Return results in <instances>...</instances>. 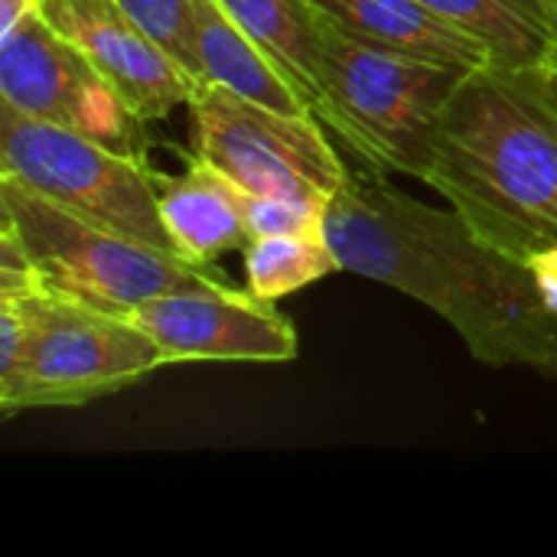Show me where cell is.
I'll return each mask as SVG.
<instances>
[{
	"instance_id": "7a4b0ae2",
	"label": "cell",
	"mask_w": 557,
	"mask_h": 557,
	"mask_svg": "<svg viewBox=\"0 0 557 557\" xmlns=\"http://www.w3.org/2000/svg\"><path fill=\"white\" fill-rule=\"evenodd\" d=\"M330 134L369 170L428 180L444 111L467 72L369 46L320 16Z\"/></svg>"
},
{
	"instance_id": "d6986e66",
	"label": "cell",
	"mask_w": 557,
	"mask_h": 557,
	"mask_svg": "<svg viewBox=\"0 0 557 557\" xmlns=\"http://www.w3.org/2000/svg\"><path fill=\"white\" fill-rule=\"evenodd\" d=\"M121 3L199 78L196 33H193V0H121Z\"/></svg>"
},
{
	"instance_id": "9a60e30c",
	"label": "cell",
	"mask_w": 557,
	"mask_h": 557,
	"mask_svg": "<svg viewBox=\"0 0 557 557\" xmlns=\"http://www.w3.org/2000/svg\"><path fill=\"white\" fill-rule=\"evenodd\" d=\"M193 33L202 82L222 85L242 98L287 114H310L304 98L290 88L264 49L235 23L222 0H193Z\"/></svg>"
},
{
	"instance_id": "30bf717a",
	"label": "cell",
	"mask_w": 557,
	"mask_h": 557,
	"mask_svg": "<svg viewBox=\"0 0 557 557\" xmlns=\"http://www.w3.org/2000/svg\"><path fill=\"white\" fill-rule=\"evenodd\" d=\"M486 366H529L557 379V313L525 258L483 248L441 313Z\"/></svg>"
},
{
	"instance_id": "8fae6325",
	"label": "cell",
	"mask_w": 557,
	"mask_h": 557,
	"mask_svg": "<svg viewBox=\"0 0 557 557\" xmlns=\"http://www.w3.org/2000/svg\"><path fill=\"white\" fill-rule=\"evenodd\" d=\"M36 13L91 59L140 121L189 104L202 85L121 0H39Z\"/></svg>"
},
{
	"instance_id": "44dd1931",
	"label": "cell",
	"mask_w": 557,
	"mask_h": 557,
	"mask_svg": "<svg viewBox=\"0 0 557 557\" xmlns=\"http://www.w3.org/2000/svg\"><path fill=\"white\" fill-rule=\"evenodd\" d=\"M36 10H39V0H0V36L16 29Z\"/></svg>"
},
{
	"instance_id": "3957f363",
	"label": "cell",
	"mask_w": 557,
	"mask_h": 557,
	"mask_svg": "<svg viewBox=\"0 0 557 557\" xmlns=\"http://www.w3.org/2000/svg\"><path fill=\"white\" fill-rule=\"evenodd\" d=\"M339 271L395 287L441 313L486 242L450 206H428L379 170L349 173L323 215Z\"/></svg>"
},
{
	"instance_id": "7c38bea8",
	"label": "cell",
	"mask_w": 557,
	"mask_h": 557,
	"mask_svg": "<svg viewBox=\"0 0 557 557\" xmlns=\"http://www.w3.org/2000/svg\"><path fill=\"white\" fill-rule=\"evenodd\" d=\"M336 29L405 55L431 59L460 72L499 62L496 49L476 33L457 26L421 0H310Z\"/></svg>"
},
{
	"instance_id": "5b68a950",
	"label": "cell",
	"mask_w": 557,
	"mask_h": 557,
	"mask_svg": "<svg viewBox=\"0 0 557 557\" xmlns=\"http://www.w3.org/2000/svg\"><path fill=\"white\" fill-rule=\"evenodd\" d=\"M0 176L42 193L82 219L176 255L147 157L117 153L0 101Z\"/></svg>"
},
{
	"instance_id": "ba28073f",
	"label": "cell",
	"mask_w": 557,
	"mask_h": 557,
	"mask_svg": "<svg viewBox=\"0 0 557 557\" xmlns=\"http://www.w3.org/2000/svg\"><path fill=\"white\" fill-rule=\"evenodd\" d=\"M0 101L26 117L85 134L117 153L147 157V121L39 13L0 36Z\"/></svg>"
},
{
	"instance_id": "277c9868",
	"label": "cell",
	"mask_w": 557,
	"mask_h": 557,
	"mask_svg": "<svg viewBox=\"0 0 557 557\" xmlns=\"http://www.w3.org/2000/svg\"><path fill=\"white\" fill-rule=\"evenodd\" d=\"M0 219L16 228L42 294L101 313L131 317L166 290L219 281L209 268L82 219L7 176H0Z\"/></svg>"
},
{
	"instance_id": "9c48e42d",
	"label": "cell",
	"mask_w": 557,
	"mask_h": 557,
	"mask_svg": "<svg viewBox=\"0 0 557 557\" xmlns=\"http://www.w3.org/2000/svg\"><path fill=\"white\" fill-rule=\"evenodd\" d=\"M176 362H294L300 339L274 307L225 281L166 290L131 313Z\"/></svg>"
},
{
	"instance_id": "7402d4cb",
	"label": "cell",
	"mask_w": 557,
	"mask_h": 557,
	"mask_svg": "<svg viewBox=\"0 0 557 557\" xmlns=\"http://www.w3.org/2000/svg\"><path fill=\"white\" fill-rule=\"evenodd\" d=\"M542 10H545V16H548V23H552L557 36V0H542Z\"/></svg>"
},
{
	"instance_id": "ffe728a7",
	"label": "cell",
	"mask_w": 557,
	"mask_h": 557,
	"mask_svg": "<svg viewBox=\"0 0 557 557\" xmlns=\"http://www.w3.org/2000/svg\"><path fill=\"white\" fill-rule=\"evenodd\" d=\"M532 75H535V85H539L542 98L548 101V108L557 114V46L539 65H532Z\"/></svg>"
},
{
	"instance_id": "e0dca14e",
	"label": "cell",
	"mask_w": 557,
	"mask_h": 557,
	"mask_svg": "<svg viewBox=\"0 0 557 557\" xmlns=\"http://www.w3.org/2000/svg\"><path fill=\"white\" fill-rule=\"evenodd\" d=\"M339 271L323 235H261L245 245L248 290L264 300H281Z\"/></svg>"
},
{
	"instance_id": "4fadbf2b",
	"label": "cell",
	"mask_w": 557,
	"mask_h": 557,
	"mask_svg": "<svg viewBox=\"0 0 557 557\" xmlns=\"http://www.w3.org/2000/svg\"><path fill=\"white\" fill-rule=\"evenodd\" d=\"M157 202L170 242L189 264L209 268L228 251L251 242L245 222V193L202 160H189L183 173L153 170Z\"/></svg>"
},
{
	"instance_id": "2e32d148",
	"label": "cell",
	"mask_w": 557,
	"mask_h": 557,
	"mask_svg": "<svg viewBox=\"0 0 557 557\" xmlns=\"http://www.w3.org/2000/svg\"><path fill=\"white\" fill-rule=\"evenodd\" d=\"M486 39L503 65H539L557 46L542 0H421Z\"/></svg>"
},
{
	"instance_id": "6da1fadb",
	"label": "cell",
	"mask_w": 557,
	"mask_h": 557,
	"mask_svg": "<svg viewBox=\"0 0 557 557\" xmlns=\"http://www.w3.org/2000/svg\"><path fill=\"white\" fill-rule=\"evenodd\" d=\"M434 186L506 255L557 245V114L532 65H483L460 78L437 134Z\"/></svg>"
},
{
	"instance_id": "52a82bcc",
	"label": "cell",
	"mask_w": 557,
	"mask_h": 557,
	"mask_svg": "<svg viewBox=\"0 0 557 557\" xmlns=\"http://www.w3.org/2000/svg\"><path fill=\"white\" fill-rule=\"evenodd\" d=\"M166 366V352L131 317L36 294L26 362L16 382L0 388V411L10 418L29 408H78Z\"/></svg>"
},
{
	"instance_id": "ac0fdd59",
	"label": "cell",
	"mask_w": 557,
	"mask_h": 557,
	"mask_svg": "<svg viewBox=\"0 0 557 557\" xmlns=\"http://www.w3.org/2000/svg\"><path fill=\"white\" fill-rule=\"evenodd\" d=\"M326 206L294 199V196H255L245 193L248 235H323Z\"/></svg>"
},
{
	"instance_id": "8992f818",
	"label": "cell",
	"mask_w": 557,
	"mask_h": 557,
	"mask_svg": "<svg viewBox=\"0 0 557 557\" xmlns=\"http://www.w3.org/2000/svg\"><path fill=\"white\" fill-rule=\"evenodd\" d=\"M186 108L193 114V157L215 166L242 193L330 206L349 180L330 131L313 114H287L212 82H202Z\"/></svg>"
},
{
	"instance_id": "5bb4252c",
	"label": "cell",
	"mask_w": 557,
	"mask_h": 557,
	"mask_svg": "<svg viewBox=\"0 0 557 557\" xmlns=\"http://www.w3.org/2000/svg\"><path fill=\"white\" fill-rule=\"evenodd\" d=\"M235 23L264 49L310 114L330 131L333 108L320 65V13L310 0H222Z\"/></svg>"
}]
</instances>
